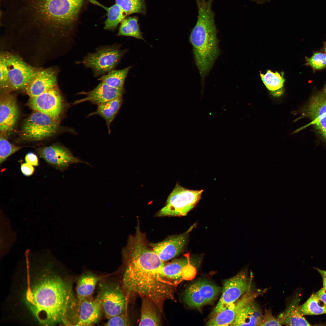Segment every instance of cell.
I'll list each match as a JSON object with an SVG mask.
<instances>
[{"label": "cell", "mask_w": 326, "mask_h": 326, "mask_svg": "<svg viewBox=\"0 0 326 326\" xmlns=\"http://www.w3.org/2000/svg\"><path fill=\"white\" fill-rule=\"evenodd\" d=\"M7 300L11 317L21 323L71 325L77 299L56 264H30L17 271Z\"/></svg>", "instance_id": "obj_1"}, {"label": "cell", "mask_w": 326, "mask_h": 326, "mask_svg": "<svg viewBox=\"0 0 326 326\" xmlns=\"http://www.w3.org/2000/svg\"><path fill=\"white\" fill-rule=\"evenodd\" d=\"M298 308L303 316L326 314V306L315 293H313L303 304L299 305Z\"/></svg>", "instance_id": "obj_30"}, {"label": "cell", "mask_w": 326, "mask_h": 326, "mask_svg": "<svg viewBox=\"0 0 326 326\" xmlns=\"http://www.w3.org/2000/svg\"><path fill=\"white\" fill-rule=\"evenodd\" d=\"M102 311L101 303L97 297L79 300L77 299L74 314L73 325L91 326L100 319Z\"/></svg>", "instance_id": "obj_14"}, {"label": "cell", "mask_w": 326, "mask_h": 326, "mask_svg": "<svg viewBox=\"0 0 326 326\" xmlns=\"http://www.w3.org/2000/svg\"><path fill=\"white\" fill-rule=\"evenodd\" d=\"M59 127V123L45 114L34 111L24 121L21 135L24 139L39 141L53 135Z\"/></svg>", "instance_id": "obj_7"}, {"label": "cell", "mask_w": 326, "mask_h": 326, "mask_svg": "<svg viewBox=\"0 0 326 326\" xmlns=\"http://www.w3.org/2000/svg\"><path fill=\"white\" fill-rule=\"evenodd\" d=\"M88 1L89 2L101 7L106 11L107 17L104 22V29L105 30H114L126 16L121 8L115 3L112 5L107 7L103 5L96 0Z\"/></svg>", "instance_id": "obj_26"}, {"label": "cell", "mask_w": 326, "mask_h": 326, "mask_svg": "<svg viewBox=\"0 0 326 326\" xmlns=\"http://www.w3.org/2000/svg\"><path fill=\"white\" fill-rule=\"evenodd\" d=\"M125 258L122 289L126 298H148L161 312L165 301L173 299L176 285L163 275L164 262L153 251L144 248L135 250Z\"/></svg>", "instance_id": "obj_2"}, {"label": "cell", "mask_w": 326, "mask_h": 326, "mask_svg": "<svg viewBox=\"0 0 326 326\" xmlns=\"http://www.w3.org/2000/svg\"><path fill=\"white\" fill-rule=\"evenodd\" d=\"M115 3L122 9L126 16L132 14L145 15L146 7L145 0H114Z\"/></svg>", "instance_id": "obj_32"}, {"label": "cell", "mask_w": 326, "mask_h": 326, "mask_svg": "<svg viewBox=\"0 0 326 326\" xmlns=\"http://www.w3.org/2000/svg\"><path fill=\"white\" fill-rule=\"evenodd\" d=\"M315 268L319 273L322 277L323 287H326V271L317 268Z\"/></svg>", "instance_id": "obj_41"}, {"label": "cell", "mask_w": 326, "mask_h": 326, "mask_svg": "<svg viewBox=\"0 0 326 326\" xmlns=\"http://www.w3.org/2000/svg\"><path fill=\"white\" fill-rule=\"evenodd\" d=\"M39 156L56 169L63 171L71 165L87 162L74 156L67 148L61 145L54 144L38 149Z\"/></svg>", "instance_id": "obj_13"}, {"label": "cell", "mask_w": 326, "mask_h": 326, "mask_svg": "<svg viewBox=\"0 0 326 326\" xmlns=\"http://www.w3.org/2000/svg\"><path fill=\"white\" fill-rule=\"evenodd\" d=\"M137 17H126L120 23L117 36L131 37L145 40L140 30Z\"/></svg>", "instance_id": "obj_29"}, {"label": "cell", "mask_w": 326, "mask_h": 326, "mask_svg": "<svg viewBox=\"0 0 326 326\" xmlns=\"http://www.w3.org/2000/svg\"><path fill=\"white\" fill-rule=\"evenodd\" d=\"M25 160L26 162L33 166H37L39 164L37 156L32 152H29L26 155Z\"/></svg>", "instance_id": "obj_38"}, {"label": "cell", "mask_w": 326, "mask_h": 326, "mask_svg": "<svg viewBox=\"0 0 326 326\" xmlns=\"http://www.w3.org/2000/svg\"><path fill=\"white\" fill-rule=\"evenodd\" d=\"M203 190H192L177 184L169 195L165 206L158 213L159 216L186 215L201 199Z\"/></svg>", "instance_id": "obj_5"}, {"label": "cell", "mask_w": 326, "mask_h": 326, "mask_svg": "<svg viewBox=\"0 0 326 326\" xmlns=\"http://www.w3.org/2000/svg\"><path fill=\"white\" fill-rule=\"evenodd\" d=\"M251 273L247 270L241 271L224 283L220 298L214 309L216 314L234 303L241 296L251 290Z\"/></svg>", "instance_id": "obj_8"}, {"label": "cell", "mask_w": 326, "mask_h": 326, "mask_svg": "<svg viewBox=\"0 0 326 326\" xmlns=\"http://www.w3.org/2000/svg\"><path fill=\"white\" fill-rule=\"evenodd\" d=\"M188 233L187 232L171 236L161 242L151 243L149 245L162 261H167L181 252L187 241Z\"/></svg>", "instance_id": "obj_16"}, {"label": "cell", "mask_w": 326, "mask_h": 326, "mask_svg": "<svg viewBox=\"0 0 326 326\" xmlns=\"http://www.w3.org/2000/svg\"><path fill=\"white\" fill-rule=\"evenodd\" d=\"M281 322L278 318L273 316L271 312L269 311H266L263 315L261 321L259 326H282Z\"/></svg>", "instance_id": "obj_37"}, {"label": "cell", "mask_w": 326, "mask_h": 326, "mask_svg": "<svg viewBox=\"0 0 326 326\" xmlns=\"http://www.w3.org/2000/svg\"><path fill=\"white\" fill-rule=\"evenodd\" d=\"M127 51L116 44L101 46L87 54L80 63L91 69L94 76L97 77L113 70Z\"/></svg>", "instance_id": "obj_6"}, {"label": "cell", "mask_w": 326, "mask_h": 326, "mask_svg": "<svg viewBox=\"0 0 326 326\" xmlns=\"http://www.w3.org/2000/svg\"><path fill=\"white\" fill-rule=\"evenodd\" d=\"M0 85L1 90L6 91L11 89L8 71L4 55L2 54L0 59Z\"/></svg>", "instance_id": "obj_34"}, {"label": "cell", "mask_w": 326, "mask_h": 326, "mask_svg": "<svg viewBox=\"0 0 326 326\" xmlns=\"http://www.w3.org/2000/svg\"><path fill=\"white\" fill-rule=\"evenodd\" d=\"M160 312L157 306L151 300L147 298H143L139 325H161Z\"/></svg>", "instance_id": "obj_24"}, {"label": "cell", "mask_w": 326, "mask_h": 326, "mask_svg": "<svg viewBox=\"0 0 326 326\" xmlns=\"http://www.w3.org/2000/svg\"><path fill=\"white\" fill-rule=\"evenodd\" d=\"M185 257L175 259L163 266L162 272L166 278L176 284L181 280L184 270L190 263L189 254H185Z\"/></svg>", "instance_id": "obj_25"}, {"label": "cell", "mask_w": 326, "mask_h": 326, "mask_svg": "<svg viewBox=\"0 0 326 326\" xmlns=\"http://www.w3.org/2000/svg\"><path fill=\"white\" fill-rule=\"evenodd\" d=\"M11 89L18 90L27 87L38 70L29 65L16 56L4 55Z\"/></svg>", "instance_id": "obj_11"}, {"label": "cell", "mask_w": 326, "mask_h": 326, "mask_svg": "<svg viewBox=\"0 0 326 326\" xmlns=\"http://www.w3.org/2000/svg\"><path fill=\"white\" fill-rule=\"evenodd\" d=\"M21 170L22 173L26 176L32 175L35 170L34 166L26 162L22 164L21 166Z\"/></svg>", "instance_id": "obj_39"}, {"label": "cell", "mask_w": 326, "mask_h": 326, "mask_svg": "<svg viewBox=\"0 0 326 326\" xmlns=\"http://www.w3.org/2000/svg\"><path fill=\"white\" fill-rule=\"evenodd\" d=\"M100 278L92 273L83 275L78 279L76 287L77 298L81 300L90 298Z\"/></svg>", "instance_id": "obj_27"}, {"label": "cell", "mask_w": 326, "mask_h": 326, "mask_svg": "<svg viewBox=\"0 0 326 326\" xmlns=\"http://www.w3.org/2000/svg\"><path fill=\"white\" fill-rule=\"evenodd\" d=\"M324 91H325V92L326 93V87L325 88V89Z\"/></svg>", "instance_id": "obj_43"}, {"label": "cell", "mask_w": 326, "mask_h": 326, "mask_svg": "<svg viewBox=\"0 0 326 326\" xmlns=\"http://www.w3.org/2000/svg\"><path fill=\"white\" fill-rule=\"evenodd\" d=\"M324 50H325V51L326 54V43H325V44Z\"/></svg>", "instance_id": "obj_42"}, {"label": "cell", "mask_w": 326, "mask_h": 326, "mask_svg": "<svg viewBox=\"0 0 326 326\" xmlns=\"http://www.w3.org/2000/svg\"><path fill=\"white\" fill-rule=\"evenodd\" d=\"M97 297L101 303L102 311L108 319L124 312L126 298L122 289L118 284L105 282L101 283Z\"/></svg>", "instance_id": "obj_10"}, {"label": "cell", "mask_w": 326, "mask_h": 326, "mask_svg": "<svg viewBox=\"0 0 326 326\" xmlns=\"http://www.w3.org/2000/svg\"><path fill=\"white\" fill-rule=\"evenodd\" d=\"M263 315L258 305L254 300L240 309L232 325L259 326Z\"/></svg>", "instance_id": "obj_21"}, {"label": "cell", "mask_w": 326, "mask_h": 326, "mask_svg": "<svg viewBox=\"0 0 326 326\" xmlns=\"http://www.w3.org/2000/svg\"><path fill=\"white\" fill-rule=\"evenodd\" d=\"M132 66L121 70H113L102 75L98 80L109 86L116 88H123L125 80Z\"/></svg>", "instance_id": "obj_31"}, {"label": "cell", "mask_w": 326, "mask_h": 326, "mask_svg": "<svg viewBox=\"0 0 326 326\" xmlns=\"http://www.w3.org/2000/svg\"><path fill=\"white\" fill-rule=\"evenodd\" d=\"M256 296L249 291L245 293L236 303L231 305L224 310L215 314V316L206 323L208 326L232 325L236 316L240 309L250 302L254 300Z\"/></svg>", "instance_id": "obj_18"}, {"label": "cell", "mask_w": 326, "mask_h": 326, "mask_svg": "<svg viewBox=\"0 0 326 326\" xmlns=\"http://www.w3.org/2000/svg\"><path fill=\"white\" fill-rule=\"evenodd\" d=\"M260 75L263 83L273 95L279 96L282 94L285 81L283 72L280 74L269 70L265 74L260 73Z\"/></svg>", "instance_id": "obj_28"}, {"label": "cell", "mask_w": 326, "mask_h": 326, "mask_svg": "<svg viewBox=\"0 0 326 326\" xmlns=\"http://www.w3.org/2000/svg\"><path fill=\"white\" fill-rule=\"evenodd\" d=\"M56 72L47 69L38 71L36 75L24 89L30 97L38 95L57 86Z\"/></svg>", "instance_id": "obj_19"}, {"label": "cell", "mask_w": 326, "mask_h": 326, "mask_svg": "<svg viewBox=\"0 0 326 326\" xmlns=\"http://www.w3.org/2000/svg\"><path fill=\"white\" fill-rule=\"evenodd\" d=\"M19 110L15 97L7 92L0 99V131L3 134L11 130L19 117Z\"/></svg>", "instance_id": "obj_15"}, {"label": "cell", "mask_w": 326, "mask_h": 326, "mask_svg": "<svg viewBox=\"0 0 326 326\" xmlns=\"http://www.w3.org/2000/svg\"><path fill=\"white\" fill-rule=\"evenodd\" d=\"M125 91L124 88H117L110 87L101 82L92 90L86 92H81L79 94H84L85 97L77 100L73 103L74 105L84 102L88 101L97 105L122 96Z\"/></svg>", "instance_id": "obj_17"}, {"label": "cell", "mask_w": 326, "mask_h": 326, "mask_svg": "<svg viewBox=\"0 0 326 326\" xmlns=\"http://www.w3.org/2000/svg\"><path fill=\"white\" fill-rule=\"evenodd\" d=\"M213 0H196L197 21L189 36L203 86L206 77L220 54L214 14L212 10Z\"/></svg>", "instance_id": "obj_4"}, {"label": "cell", "mask_w": 326, "mask_h": 326, "mask_svg": "<svg viewBox=\"0 0 326 326\" xmlns=\"http://www.w3.org/2000/svg\"><path fill=\"white\" fill-rule=\"evenodd\" d=\"M315 293L326 307V287H323Z\"/></svg>", "instance_id": "obj_40"}, {"label": "cell", "mask_w": 326, "mask_h": 326, "mask_svg": "<svg viewBox=\"0 0 326 326\" xmlns=\"http://www.w3.org/2000/svg\"><path fill=\"white\" fill-rule=\"evenodd\" d=\"M307 111L312 120L308 125L316 126L326 140V97L319 94L313 97Z\"/></svg>", "instance_id": "obj_20"}, {"label": "cell", "mask_w": 326, "mask_h": 326, "mask_svg": "<svg viewBox=\"0 0 326 326\" xmlns=\"http://www.w3.org/2000/svg\"><path fill=\"white\" fill-rule=\"evenodd\" d=\"M22 147L10 142L3 136L0 139V164L3 163L9 156L19 150Z\"/></svg>", "instance_id": "obj_33"}, {"label": "cell", "mask_w": 326, "mask_h": 326, "mask_svg": "<svg viewBox=\"0 0 326 326\" xmlns=\"http://www.w3.org/2000/svg\"><path fill=\"white\" fill-rule=\"evenodd\" d=\"M88 0H15L19 23L71 30Z\"/></svg>", "instance_id": "obj_3"}, {"label": "cell", "mask_w": 326, "mask_h": 326, "mask_svg": "<svg viewBox=\"0 0 326 326\" xmlns=\"http://www.w3.org/2000/svg\"><path fill=\"white\" fill-rule=\"evenodd\" d=\"M123 102L122 96H121L99 104L97 105L96 110L89 113L88 117L95 115L101 117L106 122L109 134L110 124L118 114Z\"/></svg>", "instance_id": "obj_23"}, {"label": "cell", "mask_w": 326, "mask_h": 326, "mask_svg": "<svg viewBox=\"0 0 326 326\" xmlns=\"http://www.w3.org/2000/svg\"><path fill=\"white\" fill-rule=\"evenodd\" d=\"M300 300L299 296H295L285 310L279 315L278 318L283 324L287 326L312 325L299 310Z\"/></svg>", "instance_id": "obj_22"}, {"label": "cell", "mask_w": 326, "mask_h": 326, "mask_svg": "<svg viewBox=\"0 0 326 326\" xmlns=\"http://www.w3.org/2000/svg\"><path fill=\"white\" fill-rule=\"evenodd\" d=\"M27 105L34 111L45 114L58 123L65 107L63 97L57 86L30 97Z\"/></svg>", "instance_id": "obj_9"}, {"label": "cell", "mask_w": 326, "mask_h": 326, "mask_svg": "<svg viewBox=\"0 0 326 326\" xmlns=\"http://www.w3.org/2000/svg\"><path fill=\"white\" fill-rule=\"evenodd\" d=\"M219 288L205 280H199L189 286L184 293V300L189 306L199 308L209 303L219 294Z\"/></svg>", "instance_id": "obj_12"}, {"label": "cell", "mask_w": 326, "mask_h": 326, "mask_svg": "<svg viewBox=\"0 0 326 326\" xmlns=\"http://www.w3.org/2000/svg\"><path fill=\"white\" fill-rule=\"evenodd\" d=\"M306 64L311 66L314 70H320L326 67V54L316 52L310 58L306 57Z\"/></svg>", "instance_id": "obj_35"}, {"label": "cell", "mask_w": 326, "mask_h": 326, "mask_svg": "<svg viewBox=\"0 0 326 326\" xmlns=\"http://www.w3.org/2000/svg\"><path fill=\"white\" fill-rule=\"evenodd\" d=\"M104 324L105 326H128L129 322L126 314L123 312L108 319Z\"/></svg>", "instance_id": "obj_36"}]
</instances>
